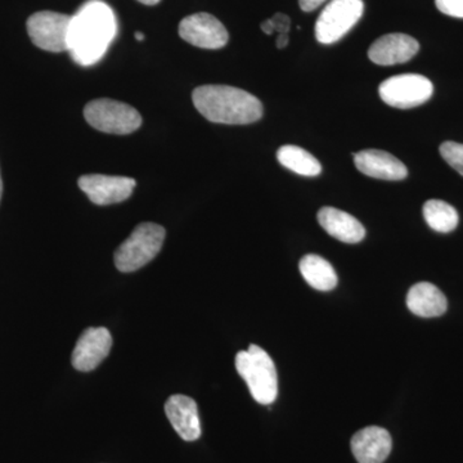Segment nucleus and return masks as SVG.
I'll list each match as a JSON object with an SVG mask.
<instances>
[{"label": "nucleus", "instance_id": "obj_1", "mask_svg": "<svg viewBox=\"0 0 463 463\" xmlns=\"http://www.w3.org/2000/svg\"><path fill=\"white\" fill-rule=\"evenodd\" d=\"M116 18L112 9L99 0H90L72 16L70 48L72 60L90 66L105 56L116 35Z\"/></svg>", "mask_w": 463, "mask_h": 463}, {"label": "nucleus", "instance_id": "obj_2", "mask_svg": "<svg viewBox=\"0 0 463 463\" xmlns=\"http://www.w3.org/2000/svg\"><path fill=\"white\" fill-rule=\"evenodd\" d=\"M192 100L203 118L216 124H252L264 112L257 97L228 85H203L194 90Z\"/></svg>", "mask_w": 463, "mask_h": 463}, {"label": "nucleus", "instance_id": "obj_3", "mask_svg": "<svg viewBox=\"0 0 463 463\" xmlns=\"http://www.w3.org/2000/svg\"><path fill=\"white\" fill-rule=\"evenodd\" d=\"M236 368L248 383L252 398L258 403L272 404L279 395V376L269 354L258 345H250L236 355Z\"/></svg>", "mask_w": 463, "mask_h": 463}, {"label": "nucleus", "instance_id": "obj_4", "mask_svg": "<svg viewBox=\"0 0 463 463\" xmlns=\"http://www.w3.org/2000/svg\"><path fill=\"white\" fill-rule=\"evenodd\" d=\"M166 232L155 223L139 224L115 252V265L120 272L132 273L154 260L163 248Z\"/></svg>", "mask_w": 463, "mask_h": 463}, {"label": "nucleus", "instance_id": "obj_5", "mask_svg": "<svg viewBox=\"0 0 463 463\" xmlns=\"http://www.w3.org/2000/svg\"><path fill=\"white\" fill-rule=\"evenodd\" d=\"M84 118L94 129L116 136L136 132L142 125V116L136 109L109 99L90 100L85 106Z\"/></svg>", "mask_w": 463, "mask_h": 463}, {"label": "nucleus", "instance_id": "obj_6", "mask_svg": "<svg viewBox=\"0 0 463 463\" xmlns=\"http://www.w3.org/2000/svg\"><path fill=\"white\" fill-rule=\"evenodd\" d=\"M364 0H331L316 23V38L321 44L341 41L364 16Z\"/></svg>", "mask_w": 463, "mask_h": 463}, {"label": "nucleus", "instance_id": "obj_7", "mask_svg": "<svg viewBox=\"0 0 463 463\" xmlns=\"http://www.w3.org/2000/svg\"><path fill=\"white\" fill-rule=\"evenodd\" d=\"M71 24L72 16L51 11L38 12L27 20V33L33 44L43 51L69 52Z\"/></svg>", "mask_w": 463, "mask_h": 463}, {"label": "nucleus", "instance_id": "obj_8", "mask_svg": "<svg viewBox=\"0 0 463 463\" xmlns=\"http://www.w3.org/2000/svg\"><path fill=\"white\" fill-rule=\"evenodd\" d=\"M381 99L392 108L408 109L428 102L434 93V85L425 76L403 74L392 76L381 83Z\"/></svg>", "mask_w": 463, "mask_h": 463}, {"label": "nucleus", "instance_id": "obj_9", "mask_svg": "<svg viewBox=\"0 0 463 463\" xmlns=\"http://www.w3.org/2000/svg\"><path fill=\"white\" fill-rule=\"evenodd\" d=\"M183 41L203 50H221L230 41L227 29L218 18L209 14H196L183 18L179 24Z\"/></svg>", "mask_w": 463, "mask_h": 463}, {"label": "nucleus", "instance_id": "obj_10", "mask_svg": "<svg viewBox=\"0 0 463 463\" xmlns=\"http://www.w3.org/2000/svg\"><path fill=\"white\" fill-rule=\"evenodd\" d=\"M79 188L96 205L106 206L123 203L132 196L137 182L128 176L88 174L79 178Z\"/></svg>", "mask_w": 463, "mask_h": 463}, {"label": "nucleus", "instance_id": "obj_11", "mask_svg": "<svg viewBox=\"0 0 463 463\" xmlns=\"http://www.w3.org/2000/svg\"><path fill=\"white\" fill-rule=\"evenodd\" d=\"M112 341L111 334L105 327L87 328L79 337L78 343L72 353V365L75 370L81 373H90L97 367L111 352Z\"/></svg>", "mask_w": 463, "mask_h": 463}, {"label": "nucleus", "instance_id": "obj_12", "mask_svg": "<svg viewBox=\"0 0 463 463\" xmlns=\"http://www.w3.org/2000/svg\"><path fill=\"white\" fill-rule=\"evenodd\" d=\"M420 51V44L405 33H388L371 45L368 57L380 66L399 65L412 60Z\"/></svg>", "mask_w": 463, "mask_h": 463}, {"label": "nucleus", "instance_id": "obj_13", "mask_svg": "<svg viewBox=\"0 0 463 463\" xmlns=\"http://www.w3.org/2000/svg\"><path fill=\"white\" fill-rule=\"evenodd\" d=\"M353 158H354L356 169L371 178L383 179V181H403L407 178V167L389 152L365 149L354 154Z\"/></svg>", "mask_w": 463, "mask_h": 463}, {"label": "nucleus", "instance_id": "obj_14", "mask_svg": "<svg viewBox=\"0 0 463 463\" xmlns=\"http://www.w3.org/2000/svg\"><path fill=\"white\" fill-rule=\"evenodd\" d=\"M392 448V435L379 426L365 428L352 439L353 455L358 463H383Z\"/></svg>", "mask_w": 463, "mask_h": 463}, {"label": "nucleus", "instance_id": "obj_15", "mask_svg": "<svg viewBox=\"0 0 463 463\" xmlns=\"http://www.w3.org/2000/svg\"><path fill=\"white\" fill-rule=\"evenodd\" d=\"M167 419L185 441H194L201 437L199 410L196 402L185 395L176 394L167 399L165 404Z\"/></svg>", "mask_w": 463, "mask_h": 463}, {"label": "nucleus", "instance_id": "obj_16", "mask_svg": "<svg viewBox=\"0 0 463 463\" xmlns=\"http://www.w3.org/2000/svg\"><path fill=\"white\" fill-rule=\"evenodd\" d=\"M318 222L323 230L341 242L358 243L364 239V225L343 210L330 206L322 207L318 213Z\"/></svg>", "mask_w": 463, "mask_h": 463}, {"label": "nucleus", "instance_id": "obj_17", "mask_svg": "<svg viewBox=\"0 0 463 463\" xmlns=\"http://www.w3.org/2000/svg\"><path fill=\"white\" fill-rule=\"evenodd\" d=\"M407 307L413 315L422 318H434L447 312L448 303L443 292L437 286L421 282L408 291Z\"/></svg>", "mask_w": 463, "mask_h": 463}, {"label": "nucleus", "instance_id": "obj_18", "mask_svg": "<svg viewBox=\"0 0 463 463\" xmlns=\"http://www.w3.org/2000/svg\"><path fill=\"white\" fill-rule=\"evenodd\" d=\"M298 268H300L301 276L313 288L330 291L336 288L337 274L326 259L318 255H306L301 259Z\"/></svg>", "mask_w": 463, "mask_h": 463}, {"label": "nucleus", "instance_id": "obj_19", "mask_svg": "<svg viewBox=\"0 0 463 463\" xmlns=\"http://www.w3.org/2000/svg\"><path fill=\"white\" fill-rule=\"evenodd\" d=\"M277 160L282 166L303 176H317L322 172V165L312 154L298 146H282L277 152Z\"/></svg>", "mask_w": 463, "mask_h": 463}, {"label": "nucleus", "instance_id": "obj_20", "mask_svg": "<svg viewBox=\"0 0 463 463\" xmlns=\"http://www.w3.org/2000/svg\"><path fill=\"white\" fill-rule=\"evenodd\" d=\"M423 216L431 230L449 233L458 225V213L455 207L440 200H430L423 205Z\"/></svg>", "mask_w": 463, "mask_h": 463}, {"label": "nucleus", "instance_id": "obj_21", "mask_svg": "<svg viewBox=\"0 0 463 463\" xmlns=\"http://www.w3.org/2000/svg\"><path fill=\"white\" fill-rule=\"evenodd\" d=\"M441 157L449 164L453 169L457 170L463 176V145L457 142L441 143L440 148Z\"/></svg>", "mask_w": 463, "mask_h": 463}, {"label": "nucleus", "instance_id": "obj_22", "mask_svg": "<svg viewBox=\"0 0 463 463\" xmlns=\"http://www.w3.org/2000/svg\"><path fill=\"white\" fill-rule=\"evenodd\" d=\"M435 5L447 16L463 18V0H435Z\"/></svg>", "mask_w": 463, "mask_h": 463}, {"label": "nucleus", "instance_id": "obj_23", "mask_svg": "<svg viewBox=\"0 0 463 463\" xmlns=\"http://www.w3.org/2000/svg\"><path fill=\"white\" fill-rule=\"evenodd\" d=\"M274 32L279 33H288L289 32V24H291V20H289L288 16L283 14H276L272 18Z\"/></svg>", "mask_w": 463, "mask_h": 463}, {"label": "nucleus", "instance_id": "obj_24", "mask_svg": "<svg viewBox=\"0 0 463 463\" xmlns=\"http://www.w3.org/2000/svg\"><path fill=\"white\" fill-rule=\"evenodd\" d=\"M325 2H327V0H298V5L304 12H313L321 7Z\"/></svg>", "mask_w": 463, "mask_h": 463}, {"label": "nucleus", "instance_id": "obj_25", "mask_svg": "<svg viewBox=\"0 0 463 463\" xmlns=\"http://www.w3.org/2000/svg\"><path fill=\"white\" fill-rule=\"evenodd\" d=\"M288 33H279L276 42L277 48H279V50H283V48L288 47Z\"/></svg>", "mask_w": 463, "mask_h": 463}, {"label": "nucleus", "instance_id": "obj_26", "mask_svg": "<svg viewBox=\"0 0 463 463\" xmlns=\"http://www.w3.org/2000/svg\"><path fill=\"white\" fill-rule=\"evenodd\" d=\"M261 30H263L264 33H267V35H272L274 33V25L272 23V20H265L264 23H261Z\"/></svg>", "mask_w": 463, "mask_h": 463}, {"label": "nucleus", "instance_id": "obj_27", "mask_svg": "<svg viewBox=\"0 0 463 463\" xmlns=\"http://www.w3.org/2000/svg\"><path fill=\"white\" fill-rule=\"evenodd\" d=\"M138 2H141L142 5H157V3L160 2V0H138Z\"/></svg>", "mask_w": 463, "mask_h": 463}, {"label": "nucleus", "instance_id": "obj_28", "mask_svg": "<svg viewBox=\"0 0 463 463\" xmlns=\"http://www.w3.org/2000/svg\"><path fill=\"white\" fill-rule=\"evenodd\" d=\"M136 38H137V41L138 42H142V41H145V33H136Z\"/></svg>", "mask_w": 463, "mask_h": 463}, {"label": "nucleus", "instance_id": "obj_29", "mask_svg": "<svg viewBox=\"0 0 463 463\" xmlns=\"http://www.w3.org/2000/svg\"><path fill=\"white\" fill-rule=\"evenodd\" d=\"M2 194H3V182H2V175H0V200H2Z\"/></svg>", "mask_w": 463, "mask_h": 463}]
</instances>
